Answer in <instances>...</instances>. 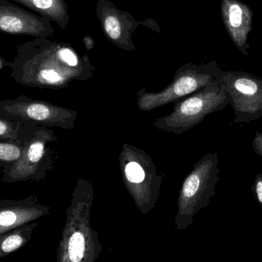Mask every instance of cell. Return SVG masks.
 Here are the masks:
<instances>
[{"label":"cell","mask_w":262,"mask_h":262,"mask_svg":"<svg viewBox=\"0 0 262 262\" xmlns=\"http://www.w3.org/2000/svg\"><path fill=\"white\" fill-rule=\"evenodd\" d=\"M255 139L258 140V141L262 142V132H255Z\"/></svg>","instance_id":"cell-22"},{"label":"cell","mask_w":262,"mask_h":262,"mask_svg":"<svg viewBox=\"0 0 262 262\" xmlns=\"http://www.w3.org/2000/svg\"><path fill=\"white\" fill-rule=\"evenodd\" d=\"M118 161L124 186L136 208L147 215L155 209L160 198L163 176L144 150L128 143L123 144Z\"/></svg>","instance_id":"cell-6"},{"label":"cell","mask_w":262,"mask_h":262,"mask_svg":"<svg viewBox=\"0 0 262 262\" xmlns=\"http://www.w3.org/2000/svg\"><path fill=\"white\" fill-rule=\"evenodd\" d=\"M223 71L214 60L203 64L186 63L177 69L172 82L160 92H147L146 88L140 89L137 94V107L149 112L175 103L216 81L221 78Z\"/></svg>","instance_id":"cell-7"},{"label":"cell","mask_w":262,"mask_h":262,"mask_svg":"<svg viewBox=\"0 0 262 262\" xmlns=\"http://www.w3.org/2000/svg\"><path fill=\"white\" fill-rule=\"evenodd\" d=\"M252 147H253L255 153L262 158V142L254 138L253 142H252Z\"/></svg>","instance_id":"cell-20"},{"label":"cell","mask_w":262,"mask_h":262,"mask_svg":"<svg viewBox=\"0 0 262 262\" xmlns=\"http://www.w3.org/2000/svg\"><path fill=\"white\" fill-rule=\"evenodd\" d=\"M23 148L24 141L20 132L15 141L0 139V168L4 169L13 166L21 157Z\"/></svg>","instance_id":"cell-16"},{"label":"cell","mask_w":262,"mask_h":262,"mask_svg":"<svg viewBox=\"0 0 262 262\" xmlns=\"http://www.w3.org/2000/svg\"><path fill=\"white\" fill-rule=\"evenodd\" d=\"M105 36L120 49L128 52L136 50L132 35L141 22L128 12L121 10L109 0H98L95 9Z\"/></svg>","instance_id":"cell-10"},{"label":"cell","mask_w":262,"mask_h":262,"mask_svg":"<svg viewBox=\"0 0 262 262\" xmlns=\"http://www.w3.org/2000/svg\"><path fill=\"white\" fill-rule=\"evenodd\" d=\"M38 223L32 221L21 225L0 235V258L19 250L30 241L34 229Z\"/></svg>","instance_id":"cell-15"},{"label":"cell","mask_w":262,"mask_h":262,"mask_svg":"<svg viewBox=\"0 0 262 262\" xmlns=\"http://www.w3.org/2000/svg\"><path fill=\"white\" fill-rule=\"evenodd\" d=\"M220 12L229 38L245 56H249L248 40L254 15L252 8L241 0H222Z\"/></svg>","instance_id":"cell-12"},{"label":"cell","mask_w":262,"mask_h":262,"mask_svg":"<svg viewBox=\"0 0 262 262\" xmlns=\"http://www.w3.org/2000/svg\"><path fill=\"white\" fill-rule=\"evenodd\" d=\"M220 161L216 152H209L194 165L180 188L175 229L184 231L192 226L200 210L209 206L220 182Z\"/></svg>","instance_id":"cell-5"},{"label":"cell","mask_w":262,"mask_h":262,"mask_svg":"<svg viewBox=\"0 0 262 262\" xmlns=\"http://www.w3.org/2000/svg\"><path fill=\"white\" fill-rule=\"evenodd\" d=\"M9 66V62H6V60L4 59V58H2V57L0 56V70H2V69H4V68L6 67V66Z\"/></svg>","instance_id":"cell-21"},{"label":"cell","mask_w":262,"mask_h":262,"mask_svg":"<svg viewBox=\"0 0 262 262\" xmlns=\"http://www.w3.org/2000/svg\"><path fill=\"white\" fill-rule=\"evenodd\" d=\"M175 103L170 113L154 120L155 129L174 135L186 133L203 123L208 115L224 110L231 99L221 77Z\"/></svg>","instance_id":"cell-4"},{"label":"cell","mask_w":262,"mask_h":262,"mask_svg":"<svg viewBox=\"0 0 262 262\" xmlns=\"http://www.w3.org/2000/svg\"><path fill=\"white\" fill-rule=\"evenodd\" d=\"M78 112L55 106L44 100L20 95L15 99L0 101V117L21 123H34L49 128L74 129Z\"/></svg>","instance_id":"cell-8"},{"label":"cell","mask_w":262,"mask_h":262,"mask_svg":"<svg viewBox=\"0 0 262 262\" xmlns=\"http://www.w3.org/2000/svg\"><path fill=\"white\" fill-rule=\"evenodd\" d=\"M0 32L48 38L53 35L55 29L47 17L28 12L6 0H0Z\"/></svg>","instance_id":"cell-11"},{"label":"cell","mask_w":262,"mask_h":262,"mask_svg":"<svg viewBox=\"0 0 262 262\" xmlns=\"http://www.w3.org/2000/svg\"><path fill=\"white\" fill-rule=\"evenodd\" d=\"M25 123L19 122L10 121L0 117V139H18L20 130Z\"/></svg>","instance_id":"cell-17"},{"label":"cell","mask_w":262,"mask_h":262,"mask_svg":"<svg viewBox=\"0 0 262 262\" xmlns=\"http://www.w3.org/2000/svg\"><path fill=\"white\" fill-rule=\"evenodd\" d=\"M20 133L24 141L23 153L13 166L2 169V182L38 183L53 170L55 152L50 144L58 141V137L50 128L34 123H25Z\"/></svg>","instance_id":"cell-3"},{"label":"cell","mask_w":262,"mask_h":262,"mask_svg":"<svg viewBox=\"0 0 262 262\" xmlns=\"http://www.w3.org/2000/svg\"><path fill=\"white\" fill-rule=\"evenodd\" d=\"M39 15L47 17L55 22L61 29H66L69 26V18L68 6L64 0H13Z\"/></svg>","instance_id":"cell-14"},{"label":"cell","mask_w":262,"mask_h":262,"mask_svg":"<svg viewBox=\"0 0 262 262\" xmlns=\"http://www.w3.org/2000/svg\"><path fill=\"white\" fill-rule=\"evenodd\" d=\"M82 41L87 50L92 51V49H94V47H95V40H94V38H92L91 35H85V36L83 38Z\"/></svg>","instance_id":"cell-19"},{"label":"cell","mask_w":262,"mask_h":262,"mask_svg":"<svg viewBox=\"0 0 262 262\" xmlns=\"http://www.w3.org/2000/svg\"><path fill=\"white\" fill-rule=\"evenodd\" d=\"M50 212L51 208L41 204L35 195L21 199H1L0 235L21 225L38 221Z\"/></svg>","instance_id":"cell-13"},{"label":"cell","mask_w":262,"mask_h":262,"mask_svg":"<svg viewBox=\"0 0 262 262\" xmlns=\"http://www.w3.org/2000/svg\"><path fill=\"white\" fill-rule=\"evenodd\" d=\"M95 198L92 182L80 177L66 211V221L57 249V262H95L103 246L98 231L91 226Z\"/></svg>","instance_id":"cell-2"},{"label":"cell","mask_w":262,"mask_h":262,"mask_svg":"<svg viewBox=\"0 0 262 262\" xmlns=\"http://www.w3.org/2000/svg\"><path fill=\"white\" fill-rule=\"evenodd\" d=\"M9 66L17 83L40 89H64L72 82L90 79L96 71L87 55L80 56L68 43L47 38L19 45Z\"/></svg>","instance_id":"cell-1"},{"label":"cell","mask_w":262,"mask_h":262,"mask_svg":"<svg viewBox=\"0 0 262 262\" xmlns=\"http://www.w3.org/2000/svg\"><path fill=\"white\" fill-rule=\"evenodd\" d=\"M252 191L257 203L262 209V174H257L252 186Z\"/></svg>","instance_id":"cell-18"},{"label":"cell","mask_w":262,"mask_h":262,"mask_svg":"<svg viewBox=\"0 0 262 262\" xmlns=\"http://www.w3.org/2000/svg\"><path fill=\"white\" fill-rule=\"evenodd\" d=\"M222 78L230 96L233 124L262 118V77L242 71L223 70Z\"/></svg>","instance_id":"cell-9"}]
</instances>
